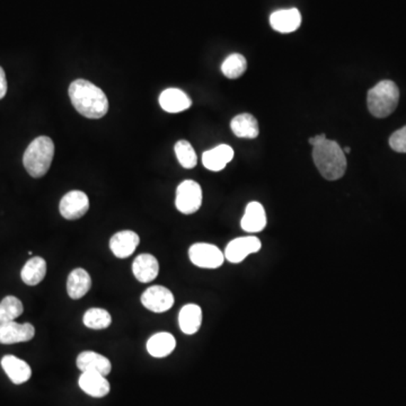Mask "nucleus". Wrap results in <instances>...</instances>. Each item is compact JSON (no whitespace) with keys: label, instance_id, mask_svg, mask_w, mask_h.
I'll return each mask as SVG.
<instances>
[{"label":"nucleus","instance_id":"f257e3e1","mask_svg":"<svg viewBox=\"0 0 406 406\" xmlns=\"http://www.w3.org/2000/svg\"><path fill=\"white\" fill-rule=\"evenodd\" d=\"M69 97L77 112L87 119H101L109 111V100L105 93L88 80L71 82Z\"/></svg>","mask_w":406,"mask_h":406},{"label":"nucleus","instance_id":"f03ea898","mask_svg":"<svg viewBox=\"0 0 406 406\" xmlns=\"http://www.w3.org/2000/svg\"><path fill=\"white\" fill-rule=\"evenodd\" d=\"M313 159L325 180H340L346 174V154L336 141L327 138L319 140L313 146Z\"/></svg>","mask_w":406,"mask_h":406},{"label":"nucleus","instance_id":"7ed1b4c3","mask_svg":"<svg viewBox=\"0 0 406 406\" xmlns=\"http://www.w3.org/2000/svg\"><path fill=\"white\" fill-rule=\"evenodd\" d=\"M55 156V144L47 136L38 137L31 142L23 156V164L32 178L47 174Z\"/></svg>","mask_w":406,"mask_h":406},{"label":"nucleus","instance_id":"20e7f679","mask_svg":"<svg viewBox=\"0 0 406 406\" xmlns=\"http://www.w3.org/2000/svg\"><path fill=\"white\" fill-rule=\"evenodd\" d=\"M400 101V90L392 80H382L371 88L367 96L369 112L374 117H388L395 111Z\"/></svg>","mask_w":406,"mask_h":406},{"label":"nucleus","instance_id":"39448f33","mask_svg":"<svg viewBox=\"0 0 406 406\" xmlns=\"http://www.w3.org/2000/svg\"><path fill=\"white\" fill-rule=\"evenodd\" d=\"M202 205V188L196 181L186 180L176 190L175 205L183 215H192L199 210Z\"/></svg>","mask_w":406,"mask_h":406},{"label":"nucleus","instance_id":"423d86ee","mask_svg":"<svg viewBox=\"0 0 406 406\" xmlns=\"http://www.w3.org/2000/svg\"><path fill=\"white\" fill-rule=\"evenodd\" d=\"M192 265L201 269H218L224 265L225 254L213 244L196 243L188 250Z\"/></svg>","mask_w":406,"mask_h":406},{"label":"nucleus","instance_id":"0eeeda50","mask_svg":"<svg viewBox=\"0 0 406 406\" xmlns=\"http://www.w3.org/2000/svg\"><path fill=\"white\" fill-rule=\"evenodd\" d=\"M261 247V240L257 236L235 238L225 248V260L233 265H238L252 254L257 253Z\"/></svg>","mask_w":406,"mask_h":406},{"label":"nucleus","instance_id":"6e6552de","mask_svg":"<svg viewBox=\"0 0 406 406\" xmlns=\"http://www.w3.org/2000/svg\"><path fill=\"white\" fill-rule=\"evenodd\" d=\"M90 209V199L87 194L82 191L68 192L61 199L59 210L61 215L67 220H76L82 218Z\"/></svg>","mask_w":406,"mask_h":406},{"label":"nucleus","instance_id":"1a4fd4ad","mask_svg":"<svg viewBox=\"0 0 406 406\" xmlns=\"http://www.w3.org/2000/svg\"><path fill=\"white\" fill-rule=\"evenodd\" d=\"M141 304L148 311L165 313L174 305V294L165 287H150L142 294Z\"/></svg>","mask_w":406,"mask_h":406},{"label":"nucleus","instance_id":"9d476101","mask_svg":"<svg viewBox=\"0 0 406 406\" xmlns=\"http://www.w3.org/2000/svg\"><path fill=\"white\" fill-rule=\"evenodd\" d=\"M36 336V328L30 323L9 322L0 324V343L14 344L31 341Z\"/></svg>","mask_w":406,"mask_h":406},{"label":"nucleus","instance_id":"9b49d317","mask_svg":"<svg viewBox=\"0 0 406 406\" xmlns=\"http://www.w3.org/2000/svg\"><path fill=\"white\" fill-rule=\"evenodd\" d=\"M267 213L265 207L257 201H252L246 205L245 213L240 220V227L248 234H257L267 227Z\"/></svg>","mask_w":406,"mask_h":406},{"label":"nucleus","instance_id":"f8f14e48","mask_svg":"<svg viewBox=\"0 0 406 406\" xmlns=\"http://www.w3.org/2000/svg\"><path fill=\"white\" fill-rule=\"evenodd\" d=\"M140 243L138 234L132 230H122L113 235L109 240V248L119 259H126L132 255Z\"/></svg>","mask_w":406,"mask_h":406},{"label":"nucleus","instance_id":"ddd939ff","mask_svg":"<svg viewBox=\"0 0 406 406\" xmlns=\"http://www.w3.org/2000/svg\"><path fill=\"white\" fill-rule=\"evenodd\" d=\"M77 367L82 373H97L107 377L112 370L111 361L94 351H84L77 357Z\"/></svg>","mask_w":406,"mask_h":406},{"label":"nucleus","instance_id":"4468645a","mask_svg":"<svg viewBox=\"0 0 406 406\" xmlns=\"http://www.w3.org/2000/svg\"><path fill=\"white\" fill-rule=\"evenodd\" d=\"M234 149L228 145H219L205 151L202 163L211 172H220L234 159Z\"/></svg>","mask_w":406,"mask_h":406},{"label":"nucleus","instance_id":"2eb2a0df","mask_svg":"<svg viewBox=\"0 0 406 406\" xmlns=\"http://www.w3.org/2000/svg\"><path fill=\"white\" fill-rule=\"evenodd\" d=\"M301 24V14L297 9H281L270 16V25L279 33H292Z\"/></svg>","mask_w":406,"mask_h":406},{"label":"nucleus","instance_id":"dca6fc26","mask_svg":"<svg viewBox=\"0 0 406 406\" xmlns=\"http://www.w3.org/2000/svg\"><path fill=\"white\" fill-rule=\"evenodd\" d=\"M161 109L169 113H180L190 109L191 98L178 88H167L159 96Z\"/></svg>","mask_w":406,"mask_h":406},{"label":"nucleus","instance_id":"f3484780","mask_svg":"<svg viewBox=\"0 0 406 406\" xmlns=\"http://www.w3.org/2000/svg\"><path fill=\"white\" fill-rule=\"evenodd\" d=\"M132 271L137 280L148 284L159 276V263L151 254H140L134 259Z\"/></svg>","mask_w":406,"mask_h":406},{"label":"nucleus","instance_id":"a211bd4d","mask_svg":"<svg viewBox=\"0 0 406 406\" xmlns=\"http://www.w3.org/2000/svg\"><path fill=\"white\" fill-rule=\"evenodd\" d=\"M1 367L11 382L16 385L24 384L32 376V369L28 363L15 356H5L1 359Z\"/></svg>","mask_w":406,"mask_h":406},{"label":"nucleus","instance_id":"6ab92c4d","mask_svg":"<svg viewBox=\"0 0 406 406\" xmlns=\"http://www.w3.org/2000/svg\"><path fill=\"white\" fill-rule=\"evenodd\" d=\"M82 392L92 397L101 398L109 392V383L107 377L97 373H82L78 380Z\"/></svg>","mask_w":406,"mask_h":406},{"label":"nucleus","instance_id":"aec40b11","mask_svg":"<svg viewBox=\"0 0 406 406\" xmlns=\"http://www.w3.org/2000/svg\"><path fill=\"white\" fill-rule=\"evenodd\" d=\"M181 331L186 336H193L200 330L202 324V309L196 304L183 306L178 314Z\"/></svg>","mask_w":406,"mask_h":406},{"label":"nucleus","instance_id":"412c9836","mask_svg":"<svg viewBox=\"0 0 406 406\" xmlns=\"http://www.w3.org/2000/svg\"><path fill=\"white\" fill-rule=\"evenodd\" d=\"M92 280L87 271L84 269H75L69 273L67 280V292L71 299H80L90 292Z\"/></svg>","mask_w":406,"mask_h":406},{"label":"nucleus","instance_id":"4be33fe9","mask_svg":"<svg viewBox=\"0 0 406 406\" xmlns=\"http://www.w3.org/2000/svg\"><path fill=\"white\" fill-rule=\"evenodd\" d=\"M176 348V340L171 333H156L148 340L147 351L151 357L165 358Z\"/></svg>","mask_w":406,"mask_h":406},{"label":"nucleus","instance_id":"5701e85b","mask_svg":"<svg viewBox=\"0 0 406 406\" xmlns=\"http://www.w3.org/2000/svg\"><path fill=\"white\" fill-rule=\"evenodd\" d=\"M235 136L246 139H255L260 134L259 122L252 114H238L230 122Z\"/></svg>","mask_w":406,"mask_h":406},{"label":"nucleus","instance_id":"b1692460","mask_svg":"<svg viewBox=\"0 0 406 406\" xmlns=\"http://www.w3.org/2000/svg\"><path fill=\"white\" fill-rule=\"evenodd\" d=\"M46 274H47V262L40 257L28 260L21 272L23 282L28 286H36L40 284Z\"/></svg>","mask_w":406,"mask_h":406},{"label":"nucleus","instance_id":"393cba45","mask_svg":"<svg viewBox=\"0 0 406 406\" xmlns=\"http://www.w3.org/2000/svg\"><path fill=\"white\" fill-rule=\"evenodd\" d=\"M24 306L18 298L7 296L0 303V324L13 322L22 315Z\"/></svg>","mask_w":406,"mask_h":406},{"label":"nucleus","instance_id":"a878e982","mask_svg":"<svg viewBox=\"0 0 406 406\" xmlns=\"http://www.w3.org/2000/svg\"><path fill=\"white\" fill-rule=\"evenodd\" d=\"M247 69V61L244 55L233 53L225 59L221 65L223 74L229 80H237Z\"/></svg>","mask_w":406,"mask_h":406},{"label":"nucleus","instance_id":"bb28decb","mask_svg":"<svg viewBox=\"0 0 406 406\" xmlns=\"http://www.w3.org/2000/svg\"><path fill=\"white\" fill-rule=\"evenodd\" d=\"M84 325L93 330H104L112 323V317L109 311L103 309H90L84 314L82 317Z\"/></svg>","mask_w":406,"mask_h":406},{"label":"nucleus","instance_id":"cd10ccee","mask_svg":"<svg viewBox=\"0 0 406 406\" xmlns=\"http://www.w3.org/2000/svg\"><path fill=\"white\" fill-rule=\"evenodd\" d=\"M175 155L178 157V163L184 169H191L196 167L198 163L196 151L190 142L186 140H180L175 144Z\"/></svg>","mask_w":406,"mask_h":406},{"label":"nucleus","instance_id":"c85d7f7f","mask_svg":"<svg viewBox=\"0 0 406 406\" xmlns=\"http://www.w3.org/2000/svg\"><path fill=\"white\" fill-rule=\"evenodd\" d=\"M390 146L397 153H406V126L390 136Z\"/></svg>","mask_w":406,"mask_h":406},{"label":"nucleus","instance_id":"c756f323","mask_svg":"<svg viewBox=\"0 0 406 406\" xmlns=\"http://www.w3.org/2000/svg\"><path fill=\"white\" fill-rule=\"evenodd\" d=\"M7 93V80L4 69L0 67V100H3Z\"/></svg>","mask_w":406,"mask_h":406},{"label":"nucleus","instance_id":"7c9ffc66","mask_svg":"<svg viewBox=\"0 0 406 406\" xmlns=\"http://www.w3.org/2000/svg\"><path fill=\"white\" fill-rule=\"evenodd\" d=\"M350 150H351V149H350V147L344 148V150H343L344 154L350 153Z\"/></svg>","mask_w":406,"mask_h":406}]
</instances>
